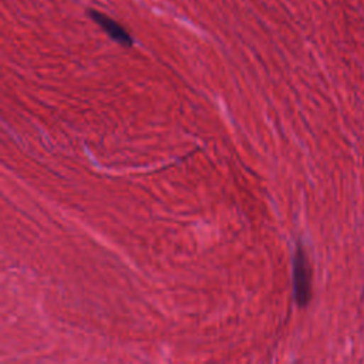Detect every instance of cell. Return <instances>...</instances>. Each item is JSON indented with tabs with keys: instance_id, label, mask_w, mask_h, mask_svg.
Segmentation results:
<instances>
[{
	"instance_id": "1",
	"label": "cell",
	"mask_w": 364,
	"mask_h": 364,
	"mask_svg": "<svg viewBox=\"0 0 364 364\" xmlns=\"http://www.w3.org/2000/svg\"><path fill=\"white\" fill-rule=\"evenodd\" d=\"M293 290L294 300L299 306H306L311 296L310 286V266L306 256V252L302 245H297L293 259Z\"/></svg>"
}]
</instances>
